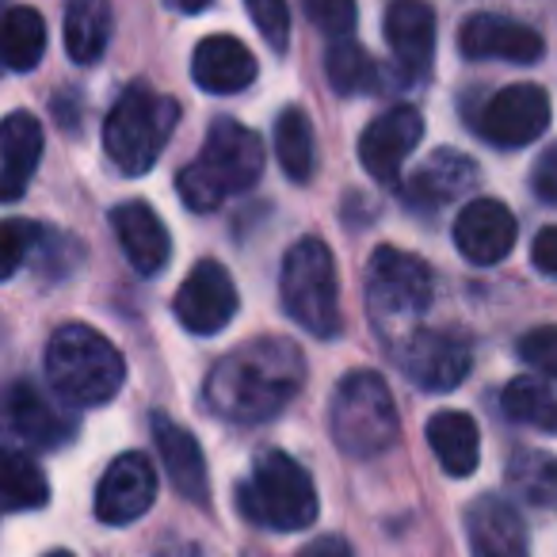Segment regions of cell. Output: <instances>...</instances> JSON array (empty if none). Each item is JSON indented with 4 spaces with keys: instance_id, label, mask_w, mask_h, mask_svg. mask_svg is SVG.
<instances>
[{
    "instance_id": "1",
    "label": "cell",
    "mask_w": 557,
    "mask_h": 557,
    "mask_svg": "<svg viewBox=\"0 0 557 557\" xmlns=\"http://www.w3.org/2000/svg\"><path fill=\"white\" fill-rule=\"evenodd\" d=\"M306 382V359L283 336H256L225 351L207 379V405L233 424H263L287 409Z\"/></svg>"
},
{
    "instance_id": "2",
    "label": "cell",
    "mask_w": 557,
    "mask_h": 557,
    "mask_svg": "<svg viewBox=\"0 0 557 557\" xmlns=\"http://www.w3.org/2000/svg\"><path fill=\"white\" fill-rule=\"evenodd\" d=\"M263 172V141L256 131L218 119L207 131L199 157L176 176L180 199L191 210H218L233 195H245Z\"/></svg>"
},
{
    "instance_id": "3",
    "label": "cell",
    "mask_w": 557,
    "mask_h": 557,
    "mask_svg": "<svg viewBox=\"0 0 557 557\" xmlns=\"http://www.w3.org/2000/svg\"><path fill=\"white\" fill-rule=\"evenodd\" d=\"M47 379L65 405L100 409L119 394L126 363L103 333L88 325H62L47 344Z\"/></svg>"
},
{
    "instance_id": "4",
    "label": "cell",
    "mask_w": 557,
    "mask_h": 557,
    "mask_svg": "<svg viewBox=\"0 0 557 557\" xmlns=\"http://www.w3.org/2000/svg\"><path fill=\"white\" fill-rule=\"evenodd\" d=\"M278 298L295 325L313 333L318 341L341 336V278H336L333 248L321 237H302L287 248L278 271Z\"/></svg>"
},
{
    "instance_id": "5",
    "label": "cell",
    "mask_w": 557,
    "mask_h": 557,
    "mask_svg": "<svg viewBox=\"0 0 557 557\" xmlns=\"http://www.w3.org/2000/svg\"><path fill=\"white\" fill-rule=\"evenodd\" d=\"M237 508L248 523L268 531H306L318 519V488L310 470H302L287 450H263L252 473L240 481Z\"/></svg>"
},
{
    "instance_id": "6",
    "label": "cell",
    "mask_w": 557,
    "mask_h": 557,
    "mask_svg": "<svg viewBox=\"0 0 557 557\" xmlns=\"http://www.w3.org/2000/svg\"><path fill=\"white\" fill-rule=\"evenodd\" d=\"M180 123V103L149 85H131L103 123V149L126 176H146Z\"/></svg>"
},
{
    "instance_id": "7",
    "label": "cell",
    "mask_w": 557,
    "mask_h": 557,
    "mask_svg": "<svg viewBox=\"0 0 557 557\" xmlns=\"http://www.w3.org/2000/svg\"><path fill=\"white\" fill-rule=\"evenodd\" d=\"M432 306V268L420 256L382 245L367 263V310L389 348L417 333V321Z\"/></svg>"
},
{
    "instance_id": "8",
    "label": "cell",
    "mask_w": 557,
    "mask_h": 557,
    "mask_svg": "<svg viewBox=\"0 0 557 557\" xmlns=\"http://www.w3.org/2000/svg\"><path fill=\"white\" fill-rule=\"evenodd\" d=\"M397 405L386 379L374 371H351L333 389L329 432L348 458H379L397 440Z\"/></svg>"
},
{
    "instance_id": "9",
    "label": "cell",
    "mask_w": 557,
    "mask_h": 557,
    "mask_svg": "<svg viewBox=\"0 0 557 557\" xmlns=\"http://www.w3.org/2000/svg\"><path fill=\"white\" fill-rule=\"evenodd\" d=\"M394 356L405 379L420 389H432V394H447V389L462 386L473 363L470 344L455 333H440V329H417L397 344Z\"/></svg>"
},
{
    "instance_id": "10",
    "label": "cell",
    "mask_w": 557,
    "mask_h": 557,
    "mask_svg": "<svg viewBox=\"0 0 557 557\" xmlns=\"http://www.w3.org/2000/svg\"><path fill=\"white\" fill-rule=\"evenodd\" d=\"M240 298L230 271L218 260H202L176 290V321L195 336H214L237 318Z\"/></svg>"
},
{
    "instance_id": "11",
    "label": "cell",
    "mask_w": 557,
    "mask_h": 557,
    "mask_svg": "<svg viewBox=\"0 0 557 557\" xmlns=\"http://www.w3.org/2000/svg\"><path fill=\"white\" fill-rule=\"evenodd\" d=\"M424 138V119L412 103H397V108L382 111L359 138V161L379 184H397L405 161Z\"/></svg>"
},
{
    "instance_id": "12",
    "label": "cell",
    "mask_w": 557,
    "mask_h": 557,
    "mask_svg": "<svg viewBox=\"0 0 557 557\" xmlns=\"http://www.w3.org/2000/svg\"><path fill=\"white\" fill-rule=\"evenodd\" d=\"M549 126V96L539 85H511L500 88L481 111V138L500 149L531 146Z\"/></svg>"
},
{
    "instance_id": "13",
    "label": "cell",
    "mask_w": 557,
    "mask_h": 557,
    "mask_svg": "<svg viewBox=\"0 0 557 557\" xmlns=\"http://www.w3.org/2000/svg\"><path fill=\"white\" fill-rule=\"evenodd\" d=\"M157 496V473L153 462L138 450H126L103 470L100 485H96V519L108 527H123L141 519L153 508Z\"/></svg>"
},
{
    "instance_id": "14",
    "label": "cell",
    "mask_w": 557,
    "mask_h": 557,
    "mask_svg": "<svg viewBox=\"0 0 557 557\" xmlns=\"http://www.w3.org/2000/svg\"><path fill=\"white\" fill-rule=\"evenodd\" d=\"M0 424L4 432L24 440L27 447H58L73 435V417L50 405V397L39 394L32 382H16L0 397Z\"/></svg>"
},
{
    "instance_id": "15",
    "label": "cell",
    "mask_w": 557,
    "mask_h": 557,
    "mask_svg": "<svg viewBox=\"0 0 557 557\" xmlns=\"http://www.w3.org/2000/svg\"><path fill=\"white\" fill-rule=\"evenodd\" d=\"M516 218L504 202L496 199H473L462 207V214L455 218V245L478 268L500 263L504 256L516 248Z\"/></svg>"
},
{
    "instance_id": "16",
    "label": "cell",
    "mask_w": 557,
    "mask_h": 557,
    "mask_svg": "<svg viewBox=\"0 0 557 557\" xmlns=\"http://www.w3.org/2000/svg\"><path fill=\"white\" fill-rule=\"evenodd\" d=\"M382 32L405 77H424L435 54V12L428 0H389Z\"/></svg>"
},
{
    "instance_id": "17",
    "label": "cell",
    "mask_w": 557,
    "mask_h": 557,
    "mask_svg": "<svg viewBox=\"0 0 557 557\" xmlns=\"http://www.w3.org/2000/svg\"><path fill=\"white\" fill-rule=\"evenodd\" d=\"M458 47L466 58L481 62V58H500V62H519L531 65L542 58V35L531 32L527 24H516L508 16H493V12H481L462 24L458 35Z\"/></svg>"
},
{
    "instance_id": "18",
    "label": "cell",
    "mask_w": 557,
    "mask_h": 557,
    "mask_svg": "<svg viewBox=\"0 0 557 557\" xmlns=\"http://www.w3.org/2000/svg\"><path fill=\"white\" fill-rule=\"evenodd\" d=\"M111 230H115L119 245L138 275H161L169 268L172 237L157 218V210H149L146 202H119L111 210Z\"/></svg>"
},
{
    "instance_id": "19",
    "label": "cell",
    "mask_w": 557,
    "mask_h": 557,
    "mask_svg": "<svg viewBox=\"0 0 557 557\" xmlns=\"http://www.w3.org/2000/svg\"><path fill=\"white\" fill-rule=\"evenodd\" d=\"M153 440L176 493L187 496L191 504H210V473L199 440L184 424L164 417V412H153Z\"/></svg>"
},
{
    "instance_id": "20",
    "label": "cell",
    "mask_w": 557,
    "mask_h": 557,
    "mask_svg": "<svg viewBox=\"0 0 557 557\" xmlns=\"http://www.w3.org/2000/svg\"><path fill=\"white\" fill-rule=\"evenodd\" d=\"M466 539L473 557H527V531L519 511L500 496H478L466 511Z\"/></svg>"
},
{
    "instance_id": "21",
    "label": "cell",
    "mask_w": 557,
    "mask_h": 557,
    "mask_svg": "<svg viewBox=\"0 0 557 557\" xmlns=\"http://www.w3.org/2000/svg\"><path fill=\"white\" fill-rule=\"evenodd\" d=\"M42 157V126L27 111H12L0 123V202H16L27 191Z\"/></svg>"
},
{
    "instance_id": "22",
    "label": "cell",
    "mask_w": 557,
    "mask_h": 557,
    "mask_svg": "<svg viewBox=\"0 0 557 557\" xmlns=\"http://www.w3.org/2000/svg\"><path fill=\"white\" fill-rule=\"evenodd\" d=\"M191 77L202 92L214 96H233L240 88H248L256 81V58L233 35H210L195 47L191 58Z\"/></svg>"
},
{
    "instance_id": "23",
    "label": "cell",
    "mask_w": 557,
    "mask_h": 557,
    "mask_svg": "<svg viewBox=\"0 0 557 557\" xmlns=\"http://www.w3.org/2000/svg\"><path fill=\"white\" fill-rule=\"evenodd\" d=\"M473 180H478V169L470 157L455 153V149H435L409 180V202L412 207H443L455 195H462Z\"/></svg>"
},
{
    "instance_id": "24",
    "label": "cell",
    "mask_w": 557,
    "mask_h": 557,
    "mask_svg": "<svg viewBox=\"0 0 557 557\" xmlns=\"http://www.w3.org/2000/svg\"><path fill=\"white\" fill-rule=\"evenodd\" d=\"M428 443H432L435 458L440 466L450 473V478H470L478 470V458H481V435H478V424L473 417L466 412H435L428 420Z\"/></svg>"
},
{
    "instance_id": "25",
    "label": "cell",
    "mask_w": 557,
    "mask_h": 557,
    "mask_svg": "<svg viewBox=\"0 0 557 557\" xmlns=\"http://www.w3.org/2000/svg\"><path fill=\"white\" fill-rule=\"evenodd\" d=\"M111 42V0H65V50L77 65H92Z\"/></svg>"
},
{
    "instance_id": "26",
    "label": "cell",
    "mask_w": 557,
    "mask_h": 557,
    "mask_svg": "<svg viewBox=\"0 0 557 557\" xmlns=\"http://www.w3.org/2000/svg\"><path fill=\"white\" fill-rule=\"evenodd\" d=\"M47 54V20L27 4L4 12L0 24V65L12 73H32Z\"/></svg>"
},
{
    "instance_id": "27",
    "label": "cell",
    "mask_w": 557,
    "mask_h": 557,
    "mask_svg": "<svg viewBox=\"0 0 557 557\" xmlns=\"http://www.w3.org/2000/svg\"><path fill=\"white\" fill-rule=\"evenodd\" d=\"M50 500V481L20 450H0V511H35Z\"/></svg>"
},
{
    "instance_id": "28",
    "label": "cell",
    "mask_w": 557,
    "mask_h": 557,
    "mask_svg": "<svg viewBox=\"0 0 557 557\" xmlns=\"http://www.w3.org/2000/svg\"><path fill=\"white\" fill-rule=\"evenodd\" d=\"M275 157L278 169L287 172V180H295V184H306L313 176L318 141H313V123L302 108H287L275 119Z\"/></svg>"
},
{
    "instance_id": "29",
    "label": "cell",
    "mask_w": 557,
    "mask_h": 557,
    "mask_svg": "<svg viewBox=\"0 0 557 557\" xmlns=\"http://www.w3.org/2000/svg\"><path fill=\"white\" fill-rule=\"evenodd\" d=\"M500 409L508 412L516 424L539 428V432H557V394L546 382L531 379V374H519L504 386Z\"/></svg>"
},
{
    "instance_id": "30",
    "label": "cell",
    "mask_w": 557,
    "mask_h": 557,
    "mask_svg": "<svg viewBox=\"0 0 557 557\" xmlns=\"http://www.w3.org/2000/svg\"><path fill=\"white\" fill-rule=\"evenodd\" d=\"M325 73H329V85L336 88L341 96H359V92H371L379 85V70H374L371 54L359 47L356 39H333L329 42V54H325Z\"/></svg>"
},
{
    "instance_id": "31",
    "label": "cell",
    "mask_w": 557,
    "mask_h": 557,
    "mask_svg": "<svg viewBox=\"0 0 557 557\" xmlns=\"http://www.w3.org/2000/svg\"><path fill=\"white\" fill-rule=\"evenodd\" d=\"M508 485L527 504H557V458L546 450H519L508 462Z\"/></svg>"
},
{
    "instance_id": "32",
    "label": "cell",
    "mask_w": 557,
    "mask_h": 557,
    "mask_svg": "<svg viewBox=\"0 0 557 557\" xmlns=\"http://www.w3.org/2000/svg\"><path fill=\"white\" fill-rule=\"evenodd\" d=\"M35 240H39V225L24 222V218H9L0 222V283H9L24 260L35 252Z\"/></svg>"
},
{
    "instance_id": "33",
    "label": "cell",
    "mask_w": 557,
    "mask_h": 557,
    "mask_svg": "<svg viewBox=\"0 0 557 557\" xmlns=\"http://www.w3.org/2000/svg\"><path fill=\"white\" fill-rule=\"evenodd\" d=\"M302 9L329 39H348L356 32V0H302Z\"/></svg>"
},
{
    "instance_id": "34",
    "label": "cell",
    "mask_w": 557,
    "mask_h": 557,
    "mask_svg": "<svg viewBox=\"0 0 557 557\" xmlns=\"http://www.w3.org/2000/svg\"><path fill=\"white\" fill-rule=\"evenodd\" d=\"M248 16H252L256 32L263 35L271 50H287L290 39V9L287 0H245Z\"/></svg>"
},
{
    "instance_id": "35",
    "label": "cell",
    "mask_w": 557,
    "mask_h": 557,
    "mask_svg": "<svg viewBox=\"0 0 557 557\" xmlns=\"http://www.w3.org/2000/svg\"><path fill=\"white\" fill-rule=\"evenodd\" d=\"M519 356H523L527 367H534V371L549 374V379H557V329H531V333L519 341Z\"/></svg>"
},
{
    "instance_id": "36",
    "label": "cell",
    "mask_w": 557,
    "mask_h": 557,
    "mask_svg": "<svg viewBox=\"0 0 557 557\" xmlns=\"http://www.w3.org/2000/svg\"><path fill=\"white\" fill-rule=\"evenodd\" d=\"M531 187L542 202L557 207V146H549L546 153L534 161V172H531Z\"/></svg>"
},
{
    "instance_id": "37",
    "label": "cell",
    "mask_w": 557,
    "mask_h": 557,
    "mask_svg": "<svg viewBox=\"0 0 557 557\" xmlns=\"http://www.w3.org/2000/svg\"><path fill=\"white\" fill-rule=\"evenodd\" d=\"M531 260L542 275H557V225H546V230L534 237L531 245Z\"/></svg>"
},
{
    "instance_id": "38",
    "label": "cell",
    "mask_w": 557,
    "mask_h": 557,
    "mask_svg": "<svg viewBox=\"0 0 557 557\" xmlns=\"http://www.w3.org/2000/svg\"><path fill=\"white\" fill-rule=\"evenodd\" d=\"M298 557H356V554H351L348 539H341V534H321L310 546H302Z\"/></svg>"
},
{
    "instance_id": "39",
    "label": "cell",
    "mask_w": 557,
    "mask_h": 557,
    "mask_svg": "<svg viewBox=\"0 0 557 557\" xmlns=\"http://www.w3.org/2000/svg\"><path fill=\"white\" fill-rule=\"evenodd\" d=\"M164 4H169L172 12H180V16H199L210 0H164Z\"/></svg>"
},
{
    "instance_id": "40",
    "label": "cell",
    "mask_w": 557,
    "mask_h": 557,
    "mask_svg": "<svg viewBox=\"0 0 557 557\" xmlns=\"http://www.w3.org/2000/svg\"><path fill=\"white\" fill-rule=\"evenodd\" d=\"M47 557H73V554H65V549H54V554H47Z\"/></svg>"
},
{
    "instance_id": "41",
    "label": "cell",
    "mask_w": 557,
    "mask_h": 557,
    "mask_svg": "<svg viewBox=\"0 0 557 557\" xmlns=\"http://www.w3.org/2000/svg\"><path fill=\"white\" fill-rule=\"evenodd\" d=\"M4 12H9V9H4V0H0V24H4Z\"/></svg>"
}]
</instances>
